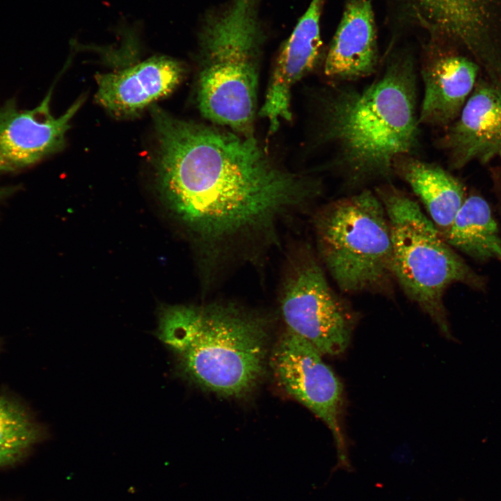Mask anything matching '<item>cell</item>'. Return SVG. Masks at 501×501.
I'll return each mask as SVG.
<instances>
[{"mask_svg":"<svg viewBox=\"0 0 501 501\" xmlns=\"http://www.w3.org/2000/svg\"><path fill=\"white\" fill-rule=\"evenodd\" d=\"M162 199L206 251L273 234L280 220L317 197V180L280 167L253 136L186 121L153 107Z\"/></svg>","mask_w":501,"mask_h":501,"instance_id":"cell-1","label":"cell"},{"mask_svg":"<svg viewBox=\"0 0 501 501\" xmlns=\"http://www.w3.org/2000/svg\"><path fill=\"white\" fill-rule=\"evenodd\" d=\"M414 63L396 56L381 77L362 89L340 86L321 106L320 140L334 148L333 168L353 187L389 182L392 164L418 145L419 119Z\"/></svg>","mask_w":501,"mask_h":501,"instance_id":"cell-2","label":"cell"},{"mask_svg":"<svg viewBox=\"0 0 501 501\" xmlns=\"http://www.w3.org/2000/svg\"><path fill=\"white\" fill-rule=\"evenodd\" d=\"M155 334L176 357L180 375L218 395L244 396L264 374L266 324L234 305L162 307Z\"/></svg>","mask_w":501,"mask_h":501,"instance_id":"cell-3","label":"cell"},{"mask_svg":"<svg viewBox=\"0 0 501 501\" xmlns=\"http://www.w3.org/2000/svg\"><path fill=\"white\" fill-rule=\"evenodd\" d=\"M260 0H228L207 11L198 32L197 105L208 120L253 136L265 40Z\"/></svg>","mask_w":501,"mask_h":501,"instance_id":"cell-4","label":"cell"},{"mask_svg":"<svg viewBox=\"0 0 501 501\" xmlns=\"http://www.w3.org/2000/svg\"><path fill=\"white\" fill-rule=\"evenodd\" d=\"M390 224L395 280L446 337L451 338L443 295L452 284L480 288L483 280L447 244L418 203L385 183L376 188Z\"/></svg>","mask_w":501,"mask_h":501,"instance_id":"cell-5","label":"cell"},{"mask_svg":"<svg viewBox=\"0 0 501 501\" xmlns=\"http://www.w3.org/2000/svg\"><path fill=\"white\" fill-rule=\"evenodd\" d=\"M320 258L347 294H388L394 278L391 232L385 208L369 190L335 200L314 221Z\"/></svg>","mask_w":501,"mask_h":501,"instance_id":"cell-6","label":"cell"},{"mask_svg":"<svg viewBox=\"0 0 501 501\" xmlns=\"http://www.w3.org/2000/svg\"><path fill=\"white\" fill-rule=\"evenodd\" d=\"M280 295L286 331L308 341L322 355L344 352L356 323V312L332 289L310 252L293 263Z\"/></svg>","mask_w":501,"mask_h":501,"instance_id":"cell-7","label":"cell"},{"mask_svg":"<svg viewBox=\"0 0 501 501\" xmlns=\"http://www.w3.org/2000/svg\"><path fill=\"white\" fill-rule=\"evenodd\" d=\"M321 355L308 341L286 331L275 349L273 367L285 391L331 430L337 452L335 469L351 471L341 426L343 386Z\"/></svg>","mask_w":501,"mask_h":501,"instance_id":"cell-8","label":"cell"},{"mask_svg":"<svg viewBox=\"0 0 501 501\" xmlns=\"http://www.w3.org/2000/svg\"><path fill=\"white\" fill-rule=\"evenodd\" d=\"M51 95L52 89L32 109L20 108L13 97L0 102V174L31 167L63 148L70 122L84 100L55 117Z\"/></svg>","mask_w":501,"mask_h":501,"instance_id":"cell-9","label":"cell"},{"mask_svg":"<svg viewBox=\"0 0 501 501\" xmlns=\"http://www.w3.org/2000/svg\"><path fill=\"white\" fill-rule=\"evenodd\" d=\"M324 0H312L290 35L281 45L260 115L275 133L282 121L292 119L291 96L295 84L316 65L322 41L320 18Z\"/></svg>","mask_w":501,"mask_h":501,"instance_id":"cell-10","label":"cell"},{"mask_svg":"<svg viewBox=\"0 0 501 501\" xmlns=\"http://www.w3.org/2000/svg\"><path fill=\"white\" fill-rule=\"evenodd\" d=\"M439 144L455 168L472 160L501 158V88L477 86Z\"/></svg>","mask_w":501,"mask_h":501,"instance_id":"cell-11","label":"cell"},{"mask_svg":"<svg viewBox=\"0 0 501 501\" xmlns=\"http://www.w3.org/2000/svg\"><path fill=\"white\" fill-rule=\"evenodd\" d=\"M183 75L180 62L154 56L120 71L97 75L96 100L116 115H134L172 93Z\"/></svg>","mask_w":501,"mask_h":501,"instance_id":"cell-12","label":"cell"},{"mask_svg":"<svg viewBox=\"0 0 501 501\" xmlns=\"http://www.w3.org/2000/svg\"><path fill=\"white\" fill-rule=\"evenodd\" d=\"M378 50L369 0H350L329 47L325 76L335 82L358 80L376 70Z\"/></svg>","mask_w":501,"mask_h":501,"instance_id":"cell-13","label":"cell"},{"mask_svg":"<svg viewBox=\"0 0 501 501\" xmlns=\"http://www.w3.org/2000/svg\"><path fill=\"white\" fill-rule=\"evenodd\" d=\"M478 66L459 55L434 53L422 64L424 97L420 124L446 126L456 120L471 93Z\"/></svg>","mask_w":501,"mask_h":501,"instance_id":"cell-14","label":"cell"},{"mask_svg":"<svg viewBox=\"0 0 501 501\" xmlns=\"http://www.w3.org/2000/svg\"><path fill=\"white\" fill-rule=\"evenodd\" d=\"M392 169L394 175L406 182L422 201L445 239L466 199L462 184L440 166L413 154L397 156Z\"/></svg>","mask_w":501,"mask_h":501,"instance_id":"cell-15","label":"cell"},{"mask_svg":"<svg viewBox=\"0 0 501 501\" xmlns=\"http://www.w3.org/2000/svg\"><path fill=\"white\" fill-rule=\"evenodd\" d=\"M453 248L477 260L501 263V237L490 205L482 197L466 198L445 237Z\"/></svg>","mask_w":501,"mask_h":501,"instance_id":"cell-16","label":"cell"},{"mask_svg":"<svg viewBox=\"0 0 501 501\" xmlns=\"http://www.w3.org/2000/svg\"><path fill=\"white\" fill-rule=\"evenodd\" d=\"M409 1L434 29L460 42L483 58L486 28L479 0Z\"/></svg>","mask_w":501,"mask_h":501,"instance_id":"cell-17","label":"cell"},{"mask_svg":"<svg viewBox=\"0 0 501 501\" xmlns=\"http://www.w3.org/2000/svg\"><path fill=\"white\" fill-rule=\"evenodd\" d=\"M45 436L44 429L20 401L0 396V470L24 462Z\"/></svg>","mask_w":501,"mask_h":501,"instance_id":"cell-18","label":"cell"},{"mask_svg":"<svg viewBox=\"0 0 501 501\" xmlns=\"http://www.w3.org/2000/svg\"><path fill=\"white\" fill-rule=\"evenodd\" d=\"M17 191L16 186L0 184V200Z\"/></svg>","mask_w":501,"mask_h":501,"instance_id":"cell-19","label":"cell"},{"mask_svg":"<svg viewBox=\"0 0 501 501\" xmlns=\"http://www.w3.org/2000/svg\"><path fill=\"white\" fill-rule=\"evenodd\" d=\"M499 207H500V212H501V205H500V206H499Z\"/></svg>","mask_w":501,"mask_h":501,"instance_id":"cell-20","label":"cell"}]
</instances>
